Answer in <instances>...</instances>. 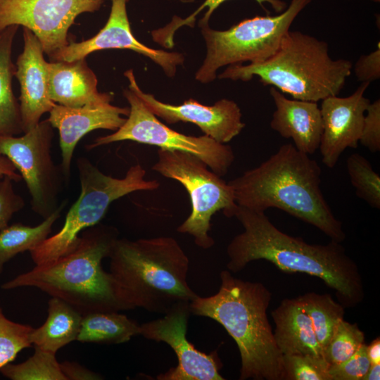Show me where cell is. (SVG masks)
Masks as SVG:
<instances>
[{"mask_svg":"<svg viewBox=\"0 0 380 380\" xmlns=\"http://www.w3.org/2000/svg\"><path fill=\"white\" fill-rule=\"evenodd\" d=\"M243 227L227 248L231 272L241 271L249 262L267 260L281 271L317 277L333 289L344 308L354 307L364 298L362 276L345 248L334 240L327 244H310L284 233L265 212L238 205L232 212Z\"/></svg>","mask_w":380,"mask_h":380,"instance_id":"obj_1","label":"cell"},{"mask_svg":"<svg viewBox=\"0 0 380 380\" xmlns=\"http://www.w3.org/2000/svg\"><path fill=\"white\" fill-rule=\"evenodd\" d=\"M321 175L316 160L292 144H285L228 184L238 205L258 212L280 209L341 243L346 234L322 191Z\"/></svg>","mask_w":380,"mask_h":380,"instance_id":"obj_2","label":"cell"},{"mask_svg":"<svg viewBox=\"0 0 380 380\" xmlns=\"http://www.w3.org/2000/svg\"><path fill=\"white\" fill-rule=\"evenodd\" d=\"M218 291L197 296L191 313L220 324L236 342L241 357L240 380H285L283 354L276 343L267 310L272 293L262 283L220 272Z\"/></svg>","mask_w":380,"mask_h":380,"instance_id":"obj_3","label":"cell"},{"mask_svg":"<svg viewBox=\"0 0 380 380\" xmlns=\"http://www.w3.org/2000/svg\"><path fill=\"white\" fill-rule=\"evenodd\" d=\"M108 258L122 310L141 308L165 314L198 296L187 283L189 258L173 237L118 238Z\"/></svg>","mask_w":380,"mask_h":380,"instance_id":"obj_4","label":"cell"},{"mask_svg":"<svg viewBox=\"0 0 380 380\" xmlns=\"http://www.w3.org/2000/svg\"><path fill=\"white\" fill-rule=\"evenodd\" d=\"M118 239L113 227L96 224L84 230L77 246L51 262L35 265L1 285L5 290L34 287L58 298L82 316L95 312H119L122 307L109 272L102 267Z\"/></svg>","mask_w":380,"mask_h":380,"instance_id":"obj_5","label":"cell"},{"mask_svg":"<svg viewBox=\"0 0 380 380\" xmlns=\"http://www.w3.org/2000/svg\"><path fill=\"white\" fill-rule=\"evenodd\" d=\"M352 63L332 59L328 44L300 31L289 30L276 51L266 60L229 65L218 78L251 80L258 76L293 99L317 102L338 96L351 74Z\"/></svg>","mask_w":380,"mask_h":380,"instance_id":"obj_6","label":"cell"},{"mask_svg":"<svg viewBox=\"0 0 380 380\" xmlns=\"http://www.w3.org/2000/svg\"><path fill=\"white\" fill-rule=\"evenodd\" d=\"M77 167L80 194L69 209L61 229L30 251L35 265L51 262L72 251L84 230L98 224L115 200L137 191H153L157 180L145 179L146 170L140 164L129 167L122 178L102 172L85 157H80Z\"/></svg>","mask_w":380,"mask_h":380,"instance_id":"obj_7","label":"cell"},{"mask_svg":"<svg viewBox=\"0 0 380 380\" xmlns=\"http://www.w3.org/2000/svg\"><path fill=\"white\" fill-rule=\"evenodd\" d=\"M312 0H291L277 15L255 16L245 19L226 30L201 27L206 44L205 60L196 73V79L209 83L217 70L224 65L243 62H262L277 49L284 35L300 12Z\"/></svg>","mask_w":380,"mask_h":380,"instance_id":"obj_8","label":"cell"},{"mask_svg":"<svg viewBox=\"0 0 380 380\" xmlns=\"http://www.w3.org/2000/svg\"><path fill=\"white\" fill-rule=\"evenodd\" d=\"M157 154L158 160L151 169L181 183L189 196L191 213L177 231L191 235L203 249L211 248L215 243L209 235L213 215L222 210L231 217L236 206L232 188L192 154L165 149H159Z\"/></svg>","mask_w":380,"mask_h":380,"instance_id":"obj_9","label":"cell"},{"mask_svg":"<svg viewBox=\"0 0 380 380\" xmlns=\"http://www.w3.org/2000/svg\"><path fill=\"white\" fill-rule=\"evenodd\" d=\"M124 96L129 104L128 118L124 124L114 133L95 139L86 146L87 150L129 140L192 154L219 176L227 173L234 160L231 146L205 134L194 137L176 132L161 122L130 89L124 91Z\"/></svg>","mask_w":380,"mask_h":380,"instance_id":"obj_10","label":"cell"},{"mask_svg":"<svg viewBox=\"0 0 380 380\" xmlns=\"http://www.w3.org/2000/svg\"><path fill=\"white\" fill-rule=\"evenodd\" d=\"M53 129L46 119L22 136H0V154L20 172L31 208L44 219L58 208V196L65 182L61 165L54 163L51 154Z\"/></svg>","mask_w":380,"mask_h":380,"instance_id":"obj_11","label":"cell"},{"mask_svg":"<svg viewBox=\"0 0 380 380\" xmlns=\"http://www.w3.org/2000/svg\"><path fill=\"white\" fill-rule=\"evenodd\" d=\"M106 0H0V32L11 25L30 30L51 57L69 43L76 18L99 10Z\"/></svg>","mask_w":380,"mask_h":380,"instance_id":"obj_12","label":"cell"},{"mask_svg":"<svg viewBox=\"0 0 380 380\" xmlns=\"http://www.w3.org/2000/svg\"><path fill=\"white\" fill-rule=\"evenodd\" d=\"M189 303L179 302L163 316L140 324L144 338L165 342L174 350L178 364L158 374V380H224L220 374L222 367L216 351L206 354L197 350L186 338L188 320L191 314Z\"/></svg>","mask_w":380,"mask_h":380,"instance_id":"obj_13","label":"cell"},{"mask_svg":"<svg viewBox=\"0 0 380 380\" xmlns=\"http://www.w3.org/2000/svg\"><path fill=\"white\" fill-rule=\"evenodd\" d=\"M125 76L129 82V89L139 97L151 113L167 124L178 122L195 124L205 135L222 144L229 142L245 127L241 109L232 100L222 99L212 106H205L189 99L182 104L172 105L144 92L137 84L132 70H127Z\"/></svg>","mask_w":380,"mask_h":380,"instance_id":"obj_14","label":"cell"},{"mask_svg":"<svg viewBox=\"0 0 380 380\" xmlns=\"http://www.w3.org/2000/svg\"><path fill=\"white\" fill-rule=\"evenodd\" d=\"M110 13L104 27L94 37L80 42H70L49 58L51 61H72L85 58L103 49H129L142 54L159 65L167 75H175L177 66L184 62L179 53L148 47L134 36L127 13V0H111Z\"/></svg>","mask_w":380,"mask_h":380,"instance_id":"obj_15","label":"cell"},{"mask_svg":"<svg viewBox=\"0 0 380 380\" xmlns=\"http://www.w3.org/2000/svg\"><path fill=\"white\" fill-rule=\"evenodd\" d=\"M370 83L362 82L350 96H332L322 100V134L319 149L322 163L334 168L347 148H355L361 135L370 101L364 96Z\"/></svg>","mask_w":380,"mask_h":380,"instance_id":"obj_16","label":"cell"},{"mask_svg":"<svg viewBox=\"0 0 380 380\" xmlns=\"http://www.w3.org/2000/svg\"><path fill=\"white\" fill-rule=\"evenodd\" d=\"M129 108L110 103L70 108L56 104L49 111L47 120L59 133L61 164L65 182H69L73 153L79 141L89 132L98 129L118 130L125 122Z\"/></svg>","mask_w":380,"mask_h":380,"instance_id":"obj_17","label":"cell"},{"mask_svg":"<svg viewBox=\"0 0 380 380\" xmlns=\"http://www.w3.org/2000/svg\"><path fill=\"white\" fill-rule=\"evenodd\" d=\"M23 50L16 61L15 77L20 84L19 104L25 133L37 126L41 117L56 103L49 97L48 62L42 45L30 30L23 27Z\"/></svg>","mask_w":380,"mask_h":380,"instance_id":"obj_18","label":"cell"},{"mask_svg":"<svg viewBox=\"0 0 380 380\" xmlns=\"http://www.w3.org/2000/svg\"><path fill=\"white\" fill-rule=\"evenodd\" d=\"M270 94L275 106L271 128L282 137L291 139L298 151L314 153L319 147L323 129L317 102L287 99L274 87L270 88Z\"/></svg>","mask_w":380,"mask_h":380,"instance_id":"obj_19","label":"cell"},{"mask_svg":"<svg viewBox=\"0 0 380 380\" xmlns=\"http://www.w3.org/2000/svg\"><path fill=\"white\" fill-rule=\"evenodd\" d=\"M49 97L56 104L70 108L110 103L109 93L99 92L96 75L85 58L47 63Z\"/></svg>","mask_w":380,"mask_h":380,"instance_id":"obj_20","label":"cell"},{"mask_svg":"<svg viewBox=\"0 0 380 380\" xmlns=\"http://www.w3.org/2000/svg\"><path fill=\"white\" fill-rule=\"evenodd\" d=\"M272 317L274 339L283 355L324 358L311 319L298 297L282 300Z\"/></svg>","mask_w":380,"mask_h":380,"instance_id":"obj_21","label":"cell"},{"mask_svg":"<svg viewBox=\"0 0 380 380\" xmlns=\"http://www.w3.org/2000/svg\"><path fill=\"white\" fill-rule=\"evenodd\" d=\"M47 312L45 322L32 330L30 342L34 348L56 354L61 348L77 340L82 315L56 297L49 299Z\"/></svg>","mask_w":380,"mask_h":380,"instance_id":"obj_22","label":"cell"},{"mask_svg":"<svg viewBox=\"0 0 380 380\" xmlns=\"http://www.w3.org/2000/svg\"><path fill=\"white\" fill-rule=\"evenodd\" d=\"M18 27L11 25L0 32V136L23 133L20 104L12 87L16 68L11 53Z\"/></svg>","mask_w":380,"mask_h":380,"instance_id":"obj_23","label":"cell"},{"mask_svg":"<svg viewBox=\"0 0 380 380\" xmlns=\"http://www.w3.org/2000/svg\"><path fill=\"white\" fill-rule=\"evenodd\" d=\"M140 334V324L118 312H95L82 316L77 341L120 344Z\"/></svg>","mask_w":380,"mask_h":380,"instance_id":"obj_24","label":"cell"},{"mask_svg":"<svg viewBox=\"0 0 380 380\" xmlns=\"http://www.w3.org/2000/svg\"><path fill=\"white\" fill-rule=\"evenodd\" d=\"M66 204L67 200H64L52 214L37 226L15 223L0 232V277L8 260L19 253L34 249L49 236L53 225Z\"/></svg>","mask_w":380,"mask_h":380,"instance_id":"obj_25","label":"cell"},{"mask_svg":"<svg viewBox=\"0 0 380 380\" xmlns=\"http://www.w3.org/2000/svg\"><path fill=\"white\" fill-rule=\"evenodd\" d=\"M298 298L311 319L317 341L324 352L343 319L344 307L327 293L309 292Z\"/></svg>","mask_w":380,"mask_h":380,"instance_id":"obj_26","label":"cell"},{"mask_svg":"<svg viewBox=\"0 0 380 380\" xmlns=\"http://www.w3.org/2000/svg\"><path fill=\"white\" fill-rule=\"evenodd\" d=\"M1 374L11 380H67L56 354L34 348V354L25 361L0 368Z\"/></svg>","mask_w":380,"mask_h":380,"instance_id":"obj_27","label":"cell"},{"mask_svg":"<svg viewBox=\"0 0 380 380\" xmlns=\"http://www.w3.org/2000/svg\"><path fill=\"white\" fill-rule=\"evenodd\" d=\"M346 168L356 196L373 208H380V177L369 161L355 153L348 157Z\"/></svg>","mask_w":380,"mask_h":380,"instance_id":"obj_28","label":"cell"},{"mask_svg":"<svg viewBox=\"0 0 380 380\" xmlns=\"http://www.w3.org/2000/svg\"><path fill=\"white\" fill-rule=\"evenodd\" d=\"M365 343V334L357 324L343 319L338 324L323 356L329 365H339L353 355Z\"/></svg>","mask_w":380,"mask_h":380,"instance_id":"obj_29","label":"cell"},{"mask_svg":"<svg viewBox=\"0 0 380 380\" xmlns=\"http://www.w3.org/2000/svg\"><path fill=\"white\" fill-rule=\"evenodd\" d=\"M33 329L30 325L7 318L0 307V368L12 362L21 350L32 346Z\"/></svg>","mask_w":380,"mask_h":380,"instance_id":"obj_30","label":"cell"},{"mask_svg":"<svg viewBox=\"0 0 380 380\" xmlns=\"http://www.w3.org/2000/svg\"><path fill=\"white\" fill-rule=\"evenodd\" d=\"M285 380H331L329 365L324 358L283 355Z\"/></svg>","mask_w":380,"mask_h":380,"instance_id":"obj_31","label":"cell"},{"mask_svg":"<svg viewBox=\"0 0 380 380\" xmlns=\"http://www.w3.org/2000/svg\"><path fill=\"white\" fill-rule=\"evenodd\" d=\"M371 366L367 345L362 344L357 351L346 361L336 365H329L331 380H362Z\"/></svg>","mask_w":380,"mask_h":380,"instance_id":"obj_32","label":"cell"},{"mask_svg":"<svg viewBox=\"0 0 380 380\" xmlns=\"http://www.w3.org/2000/svg\"><path fill=\"white\" fill-rule=\"evenodd\" d=\"M359 141L372 153L380 151V99L369 104Z\"/></svg>","mask_w":380,"mask_h":380,"instance_id":"obj_33","label":"cell"},{"mask_svg":"<svg viewBox=\"0 0 380 380\" xmlns=\"http://www.w3.org/2000/svg\"><path fill=\"white\" fill-rule=\"evenodd\" d=\"M13 182L8 177L0 180V232L8 225L13 215L25 205L22 196L15 191Z\"/></svg>","mask_w":380,"mask_h":380,"instance_id":"obj_34","label":"cell"},{"mask_svg":"<svg viewBox=\"0 0 380 380\" xmlns=\"http://www.w3.org/2000/svg\"><path fill=\"white\" fill-rule=\"evenodd\" d=\"M355 76L361 82L371 83L380 78V43L367 55H362L354 67Z\"/></svg>","mask_w":380,"mask_h":380,"instance_id":"obj_35","label":"cell"},{"mask_svg":"<svg viewBox=\"0 0 380 380\" xmlns=\"http://www.w3.org/2000/svg\"><path fill=\"white\" fill-rule=\"evenodd\" d=\"M227 0H205L202 6L191 15L189 16L184 20H182V25H190L191 23L194 21L196 15L204 8H208V11L205 13L204 16L201 18L199 26L203 27L208 25V20L210 17L214 12V11L224 1ZM258 4H259L263 9H265L263 4L268 3L270 4L273 9L277 12H282L286 9V4L284 1L281 0H255ZM266 11V10H265Z\"/></svg>","mask_w":380,"mask_h":380,"instance_id":"obj_36","label":"cell"},{"mask_svg":"<svg viewBox=\"0 0 380 380\" xmlns=\"http://www.w3.org/2000/svg\"><path fill=\"white\" fill-rule=\"evenodd\" d=\"M61 367L67 380H99L103 376L77 362L63 361Z\"/></svg>","mask_w":380,"mask_h":380,"instance_id":"obj_37","label":"cell"},{"mask_svg":"<svg viewBox=\"0 0 380 380\" xmlns=\"http://www.w3.org/2000/svg\"><path fill=\"white\" fill-rule=\"evenodd\" d=\"M4 177H10L13 182L22 179L20 174L17 172V169L12 162L5 156L0 154V180Z\"/></svg>","mask_w":380,"mask_h":380,"instance_id":"obj_38","label":"cell"},{"mask_svg":"<svg viewBox=\"0 0 380 380\" xmlns=\"http://www.w3.org/2000/svg\"><path fill=\"white\" fill-rule=\"evenodd\" d=\"M367 351L371 364L380 363V338L377 337L367 345Z\"/></svg>","mask_w":380,"mask_h":380,"instance_id":"obj_39","label":"cell"},{"mask_svg":"<svg viewBox=\"0 0 380 380\" xmlns=\"http://www.w3.org/2000/svg\"><path fill=\"white\" fill-rule=\"evenodd\" d=\"M380 379V363L371 364L362 380H379Z\"/></svg>","mask_w":380,"mask_h":380,"instance_id":"obj_40","label":"cell"},{"mask_svg":"<svg viewBox=\"0 0 380 380\" xmlns=\"http://www.w3.org/2000/svg\"><path fill=\"white\" fill-rule=\"evenodd\" d=\"M371 1H372L374 2H379L380 1V0H371Z\"/></svg>","mask_w":380,"mask_h":380,"instance_id":"obj_41","label":"cell"},{"mask_svg":"<svg viewBox=\"0 0 380 380\" xmlns=\"http://www.w3.org/2000/svg\"><path fill=\"white\" fill-rule=\"evenodd\" d=\"M127 1H128L129 0H127Z\"/></svg>","mask_w":380,"mask_h":380,"instance_id":"obj_42","label":"cell"}]
</instances>
